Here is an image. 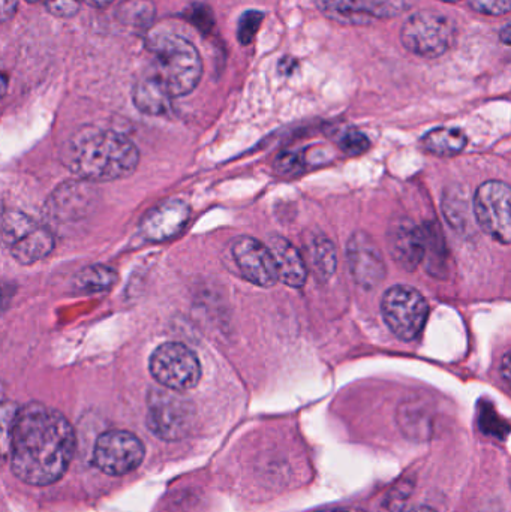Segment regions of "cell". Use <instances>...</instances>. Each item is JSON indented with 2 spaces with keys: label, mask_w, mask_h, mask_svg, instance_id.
<instances>
[{
  "label": "cell",
  "mask_w": 511,
  "mask_h": 512,
  "mask_svg": "<svg viewBox=\"0 0 511 512\" xmlns=\"http://www.w3.org/2000/svg\"><path fill=\"white\" fill-rule=\"evenodd\" d=\"M263 20V12L257 11V9H249L240 17L239 27H237V38H239L243 45H249L254 41Z\"/></svg>",
  "instance_id": "23"
},
{
  "label": "cell",
  "mask_w": 511,
  "mask_h": 512,
  "mask_svg": "<svg viewBox=\"0 0 511 512\" xmlns=\"http://www.w3.org/2000/svg\"><path fill=\"white\" fill-rule=\"evenodd\" d=\"M186 18L192 26L197 27L204 35H209L215 29V15L207 5L195 3L186 11Z\"/></svg>",
  "instance_id": "24"
},
{
  "label": "cell",
  "mask_w": 511,
  "mask_h": 512,
  "mask_svg": "<svg viewBox=\"0 0 511 512\" xmlns=\"http://www.w3.org/2000/svg\"><path fill=\"white\" fill-rule=\"evenodd\" d=\"M456 24L449 15L437 11H420L411 15L401 30V42L416 56L435 59L452 48Z\"/></svg>",
  "instance_id": "5"
},
{
  "label": "cell",
  "mask_w": 511,
  "mask_h": 512,
  "mask_svg": "<svg viewBox=\"0 0 511 512\" xmlns=\"http://www.w3.org/2000/svg\"><path fill=\"white\" fill-rule=\"evenodd\" d=\"M441 2L456 3V2H459V0H441Z\"/></svg>",
  "instance_id": "34"
},
{
  "label": "cell",
  "mask_w": 511,
  "mask_h": 512,
  "mask_svg": "<svg viewBox=\"0 0 511 512\" xmlns=\"http://www.w3.org/2000/svg\"><path fill=\"white\" fill-rule=\"evenodd\" d=\"M369 146H371L369 138L359 129H347L339 138V147H341L342 152L350 156L362 155L369 149Z\"/></svg>",
  "instance_id": "25"
},
{
  "label": "cell",
  "mask_w": 511,
  "mask_h": 512,
  "mask_svg": "<svg viewBox=\"0 0 511 512\" xmlns=\"http://www.w3.org/2000/svg\"><path fill=\"white\" fill-rule=\"evenodd\" d=\"M347 261L351 276L363 289H374L386 279V262L369 234L359 231L347 245Z\"/></svg>",
  "instance_id": "13"
},
{
  "label": "cell",
  "mask_w": 511,
  "mask_h": 512,
  "mask_svg": "<svg viewBox=\"0 0 511 512\" xmlns=\"http://www.w3.org/2000/svg\"><path fill=\"white\" fill-rule=\"evenodd\" d=\"M387 245L393 261L404 270H417L425 259V233L411 219L399 218L390 224Z\"/></svg>",
  "instance_id": "15"
},
{
  "label": "cell",
  "mask_w": 511,
  "mask_h": 512,
  "mask_svg": "<svg viewBox=\"0 0 511 512\" xmlns=\"http://www.w3.org/2000/svg\"><path fill=\"white\" fill-rule=\"evenodd\" d=\"M62 159L72 173L87 182H113L137 170L140 153L123 135L89 126L69 138Z\"/></svg>",
  "instance_id": "2"
},
{
  "label": "cell",
  "mask_w": 511,
  "mask_h": 512,
  "mask_svg": "<svg viewBox=\"0 0 511 512\" xmlns=\"http://www.w3.org/2000/svg\"><path fill=\"white\" fill-rule=\"evenodd\" d=\"M116 283V271L105 265H90L78 271L77 276L74 277L75 289L84 294L110 291Z\"/></svg>",
  "instance_id": "21"
},
{
  "label": "cell",
  "mask_w": 511,
  "mask_h": 512,
  "mask_svg": "<svg viewBox=\"0 0 511 512\" xmlns=\"http://www.w3.org/2000/svg\"><path fill=\"white\" fill-rule=\"evenodd\" d=\"M408 512H437V511H435L434 508H431V507H417V508H414V510H411Z\"/></svg>",
  "instance_id": "32"
},
{
  "label": "cell",
  "mask_w": 511,
  "mask_h": 512,
  "mask_svg": "<svg viewBox=\"0 0 511 512\" xmlns=\"http://www.w3.org/2000/svg\"><path fill=\"white\" fill-rule=\"evenodd\" d=\"M191 218L188 204L180 200H168L144 215L140 233L147 242L162 243L182 233Z\"/></svg>",
  "instance_id": "14"
},
{
  "label": "cell",
  "mask_w": 511,
  "mask_h": 512,
  "mask_svg": "<svg viewBox=\"0 0 511 512\" xmlns=\"http://www.w3.org/2000/svg\"><path fill=\"white\" fill-rule=\"evenodd\" d=\"M470 6L479 14L501 17L511 11V0H470Z\"/></svg>",
  "instance_id": "26"
},
{
  "label": "cell",
  "mask_w": 511,
  "mask_h": 512,
  "mask_svg": "<svg viewBox=\"0 0 511 512\" xmlns=\"http://www.w3.org/2000/svg\"><path fill=\"white\" fill-rule=\"evenodd\" d=\"M132 101L138 111L147 116H164L170 111L173 98L161 80L155 74H150L135 84Z\"/></svg>",
  "instance_id": "17"
},
{
  "label": "cell",
  "mask_w": 511,
  "mask_h": 512,
  "mask_svg": "<svg viewBox=\"0 0 511 512\" xmlns=\"http://www.w3.org/2000/svg\"><path fill=\"white\" fill-rule=\"evenodd\" d=\"M303 164L305 161L299 153L287 152L279 156L275 165L282 174H297L303 170Z\"/></svg>",
  "instance_id": "28"
},
{
  "label": "cell",
  "mask_w": 511,
  "mask_h": 512,
  "mask_svg": "<svg viewBox=\"0 0 511 512\" xmlns=\"http://www.w3.org/2000/svg\"><path fill=\"white\" fill-rule=\"evenodd\" d=\"M467 143V135L459 128H435L422 138L426 152L446 158L464 152Z\"/></svg>",
  "instance_id": "18"
},
{
  "label": "cell",
  "mask_w": 511,
  "mask_h": 512,
  "mask_svg": "<svg viewBox=\"0 0 511 512\" xmlns=\"http://www.w3.org/2000/svg\"><path fill=\"white\" fill-rule=\"evenodd\" d=\"M149 369L161 387L180 393L197 387L201 379V366L197 355L177 342L158 346L150 357Z\"/></svg>",
  "instance_id": "8"
},
{
  "label": "cell",
  "mask_w": 511,
  "mask_h": 512,
  "mask_svg": "<svg viewBox=\"0 0 511 512\" xmlns=\"http://www.w3.org/2000/svg\"><path fill=\"white\" fill-rule=\"evenodd\" d=\"M384 322L398 339L411 342L422 334L428 321L429 304L417 289L396 285L387 289L381 301Z\"/></svg>",
  "instance_id": "6"
},
{
  "label": "cell",
  "mask_w": 511,
  "mask_h": 512,
  "mask_svg": "<svg viewBox=\"0 0 511 512\" xmlns=\"http://www.w3.org/2000/svg\"><path fill=\"white\" fill-rule=\"evenodd\" d=\"M45 8L57 18H71L80 11V0H42Z\"/></svg>",
  "instance_id": "27"
},
{
  "label": "cell",
  "mask_w": 511,
  "mask_h": 512,
  "mask_svg": "<svg viewBox=\"0 0 511 512\" xmlns=\"http://www.w3.org/2000/svg\"><path fill=\"white\" fill-rule=\"evenodd\" d=\"M306 252H308L309 264H311L315 276L320 280L330 279L338 265L333 243L323 234H312L308 245H306Z\"/></svg>",
  "instance_id": "19"
},
{
  "label": "cell",
  "mask_w": 511,
  "mask_h": 512,
  "mask_svg": "<svg viewBox=\"0 0 511 512\" xmlns=\"http://www.w3.org/2000/svg\"><path fill=\"white\" fill-rule=\"evenodd\" d=\"M326 512H366V511L353 510V508H345V510H335V511H326Z\"/></svg>",
  "instance_id": "33"
},
{
  "label": "cell",
  "mask_w": 511,
  "mask_h": 512,
  "mask_svg": "<svg viewBox=\"0 0 511 512\" xmlns=\"http://www.w3.org/2000/svg\"><path fill=\"white\" fill-rule=\"evenodd\" d=\"M231 254L240 274L248 282L261 288H270L279 280L275 259L267 245L252 237H237L231 242Z\"/></svg>",
  "instance_id": "12"
},
{
  "label": "cell",
  "mask_w": 511,
  "mask_h": 512,
  "mask_svg": "<svg viewBox=\"0 0 511 512\" xmlns=\"http://www.w3.org/2000/svg\"><path fill=\"white\" fill-rule=\"evenodd\" d=\"M501 375L511 387V352L504 355L503 361H501Z\"/></svg>",
  "instance_id": "29"
},
{
  "label": "cell",
  "mask_w": 511,
  "mask_h": 512,
  "mask_svg": "<svg viewBox=\"0 0 511 512\" xmlns=\"http://www.w3.org/2000/svg\"><path fill=\"white\" fill-rule=\"evenodd\" d=\"M3 245L15 261L35 264L54 249V237L47 228L20 212H5L2 219Z\"/></svg>",
  "instance_id": "7"
},
{
  "label": "cell",
  "mask_w": 511,
  "mask_h": 512,
  "mask_svg": "<svg viewBox=\"0 0 511 512\" xmlns=\"http://www.w3.org/2000/svg\"><path fill=\"white\" fill-rule=\"evenodd\" d=\"M143 442L126 430H110L96 439L92 462L102 474L122 477L135 471L144 460Z\"/></svg>",
  "instance_id": "10"
},
{
  "label": "cell",
  "mask_w": 511,
  "mask_h": 512,
  "mask_svg": "<svg viewBox=\"0 0 511 512\" xmlns=\"http://www.w3.org/2000/svg\"><path fill=\"white\" fill-rule=\"evenodd\" d=\"M474 215L479 227L501 245H511V186L489 180L474 195Z\"/></svg>",
  "instance_id": "9"
},
{
  "label": "cell",
  "mask_w": 511,
  "mask_h": 512,
  "mask_svg": "<svg viewBox=\"0 0 511 512\" xmlns=\"http://www.w3.org/2000/svg\"><path fill=\"white\" fill-rule=\"evenodd\" d=\"M155 17L156 6L152 0H122L116 9L120 23L138 30L150 29Z\"/></svg>",
  "instance_id": "20"
},
{
  "label": "cell",
  "mask_w": 511,
  "mask_h": 512,
  "mask_svg": "<svg viewBox=\"0 0 511 512\" xmlns=\"http://www.w3.org/2000/svg\"><path fill=\"white\" fill-rule=\"evenodd\" d=\"M267 248L275 259L279 280L291 288H302L308 279V267L293 243L281 236L270 237Z\"/></svg>",
  "instance_id": "16"
},
{
  "label": "cell",
  "mask_w": 511,
  "mask_h": 512,
  "mask_svg": "<svg viewBox=\"0 0 511 512\" xmlns=\"http://www.w3.org/2000/svg\"><path fill=\"white\" fill-rule=\"evenodd\" d=\"M147 48L156 60V77L171 98L189 95L203 75L200 53L188 39L174 33H158L147 39Z\"/></svg>",
  "instance_id": "3"
},
{
  "label": "cell",
  "mask_w": 511,
  "mask_h": 512,
  "mask_svg": "<svg viewBox=\"0 0 511 512\" xmlns=\"http://www.w3.org/2000/svg\"><path fill=\"white\" fill-rule=\"evenodd\" d=\"M330 20L341 24H369L374 20L398 17L408 8V0H315Z\"/></svg>",
  "instance_id": "11"
},
{
  "label": "cell",
  "mask_w": 511,
  "mask_h": 512,
  "mask_svg": "<svg viewBox=\"0 0 511 512\" xmlns=\"http://www.w3.org/2000/svg\"><path fill=\"white\" fill-rule=\"evenodd\" d=\"M26 2H29V3H36V2H39V0H26Z\"/></svg>",
  "instance_id": "35"
},
{
  "label": "cell",
  "mask_w": 511,
  "mask_h": 512,
  "mask_svg": "<svg viewBox=\"0 0 511 512\" xmlns=\"http://www.w3.org/2000/svg\"><path fill=\"white\" fill-rule=\"evenodd\" d=\"M500 39L503 44L511 45V21L501 29Z\"/></svg>",
  "instance_id": "30"
},
{
  "label": "cell",
  "mask_w": 511,
  "mask_h": 512,
  "mask_svg": "<svg viewBox=\"0 0 511 512\" xmlns=\"http://www.w3.org/2000/svg\"><path fill=\"white\" fill-rule=\"evenodd\" d=\"M425 233V259L423 261L428 265V270L434 276H440L441 270H446L447 256L446 243L441 236L440 228L435 225H426L423 228Z\"/></svg>",
  "instance_id": "22"
},
{
  "label": "cell",
  "mask_w": 511,
  "mask_h": 512,
  "mask_svg": "<svg viewBox=\"0 0 511 512\" xmlns=\"http://www.w3.org/2000/svg\"><path fill=\"white\" fill-rule=\"evenodd\" d=\"M75 451V433L65 415L42 403L18 409L12 420L11 471L29 486L57 483L68 471Z\"/></svg>",
  "instance_id": "1"
},
{
  "label": "cell",
  "mask_w": 511,
  "mask_h": 512,
  "mask_svg": "<svg viewBox=\"0 0 511 512\" xmlns=\"http://www.w3.org/2000/svg\"><path fill=\"white\" fill-rule=\"evenodd\" d=\"M87 5L92 6V8H107L108 5L114 2V0H83Z\"/></svg>",
  "instance_id": "31"
},
{
  "label": "cell",
  "mask_w": 511,
  "mask_h": 512,
  "mask_svg": "<svg viewBox=\"0 0 511 512\" xmlns=\"http://www.w3.org/2000/svg\"><path fill=\"white\" fill-rule=\"evenodd\" d=\"M195 420L194 403L170 388H153L147 397V426L162 441L186 438Z\"/></svg>",
  "instance_id": "4"
}]
</instances>
